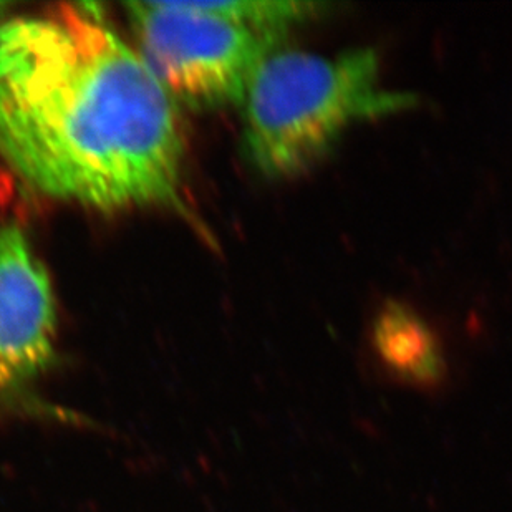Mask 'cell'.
<instances>
[{"label": "cell", "mask_w": 512, "mask_h": 512, "mask_svg": "<svg viewBox=\"0 0 512 512\" xmlns=\"http://www.w3.org/2000/svg\"><path fill=\"white\" fill-rule=\"evenodd\" d=\"M97 9L0 24V156L49 198L100 211L174 206L179 107Z\"/></svg>", "instance_id": "cell-1"}, {"label": "cell", "mask_w": 512, "mask_h": 512, "mask_svg": "<svg viewBox=\"0 0 512 512\" xmlns=\"http://www.w3.org/2000/svg\"><path fill=\"white\" fill-rule=\"evenodd\" d=\"M413 93L383 87L370 47L335 57L274 50L262 62L242 103V148L267 178H292L329 155L360 121L406 112Z\"/></svg>", "instance_id": "cell-2"}, {"label": "cell", "mask_w": 512, "mask_h": 512, "mask_svg": "<svg viewBox=\"0 0 512 512\" xmlns=\"http://www.w3.org/2000/svg\"><path fill=\"white\" fill-rule=\"evenodd\" d=\"M138 54L176 105L242 107L254 75L281 40L209 14L198 2H126Z\"/></svg>", "instance_id": "cell-3"}, {"label": "cell", "mask_w": 512, "mask_h": 512, "mask_svg": "<svg viewBox=\"0 0 512 512\" xmlns=\"http://www.w3.org/2000/svg\"><path fill=\"white\" fill-rule=\"evenodd\" d=\"M57 304L49 272L17 224L0 228V393L17 392L52 365Z\"/></svg>", "instance_id": "cell-4"}, {"label": "cell", "mask_w": 512, "mask_h": 512, "mask_svg": "<svg viewBox=\"0 0 512 512\" xmlns=\"http://www.w3.org/2000/svg\"><path fill=\"white\" fill-rule=\"evenodd\" d=\"M370 353L393 387L440 397L453 383V363L440 334L418 312L388 302L370 327Z\"/></svg>", "instance_id": "cell-5"}, {"label": "cell", "mask_w": 512, "mask_h": 512, "mask_svg": "<svg viewBox=\"0 0 512 512\" xmlns=\"http://www.w3.org/2000/svg\"><path fill=\"white\" fill-rule=\"evenodd\" d=\"M201 9L221 19L242 25L246 29L264 35L269 39L281 40L295 25L304 24L319 14L320 4L312 2H282V0H261V2H198Z\"/></svg>", "instance_id": "cell-6"}, {"label": "cell", "mask_w": 512, "mask_h": 512, "mask_svg": "<svg viewBox=\"0 0 512 512\" xmlns=\"http://www.w3.org/2000/svg\"><path fill=\"white\" fill-rule=\"evenodd\" d=\"M10 7H12V5H10L9 2H0V24H2V19H4Z\"/></svg>", "instance_id": "cell-7"}]
</instances>
